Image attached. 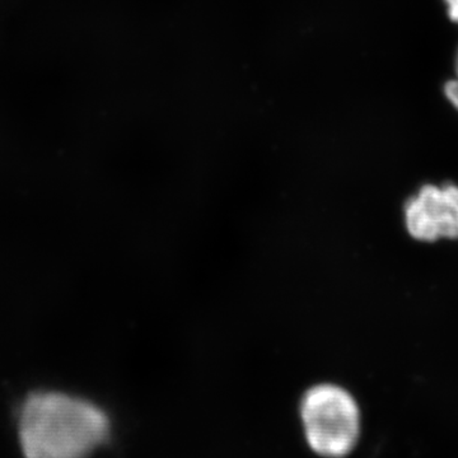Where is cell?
Here are the masks:
<instances>
[{
  "instance_id": "6da1fadb",
  "label": "cell",
  "mask_w": 458,
  "mask_h": 458,
  "mask_svg": "<svg viewBox=\"0 0 458 458\" xmlns=\"http://www.w3.org/2000/svg\"><path fill=\"white\" fill-rule=\"evenodd\" d=\"M110 437L106 411L78 394L36 391L18 408L16 441L21 458H93Z\"/></svg>"
},
{
  "instance_id": "7a4b0ae2",
  "label": "cell",
  "mask_w": 458,
  "mask_h": 458,
  "mask_svg": "<svg viewBox=\"0 0 458 458\" xmlns=\"http://www.w3.org/2000/svg\"><path fill=\"white\" fill-rule=\"evenodd\" d=\"M301 414L307 441L319 456L342 458L357 445L360 408L354 397L340 386L318 385L307 391Z\"/></svg>"
},
{
  "instance_id": "3957f363",
  "label": "cell",
  "mask_w": 458,
  "mask_h": 458,
  "mask_svg": "<svg viewBox=\"0 0 458 458\" xmlns=\"http://www.w3.org/2000/svg\"><path fill=\"white\" fill-rule=\"evenodd\" d=\"M406 229L420 242L458 240V186L424 185L403 208Z\"/></svg>"
},
{
  "instance_id": "277c9868",
  "label": "cell",
  "mask_w": 458,
  "mask_h": 458,
  "mask_svg": "<svg viewBox=\"0 0 458 458\" xmlns=\"http://www.w3.org/2000/svg\"><path fill=\"white\" fill-rule=\"evenodd\" d=\"M456 80L450 81L445 87V93L447 98L450 99L452 105L458 110V55L456 63Z\"/></svg>"
},
{
  "instance_id": "5b68a950",
  "label": "cell",
  "mask_w": 458,
  "mask_h": 458,
  "mask_svg": "<svg viewBox=\"0 0 458 458\" xmlns=\"http://www.w3.org/2000/svg\"><path fill=\"white\" fill-rule=\"evenodd\" d=\"M448 5V14L452 21L458 22V0H445Z\"/></svg>"
}]
</instances>
